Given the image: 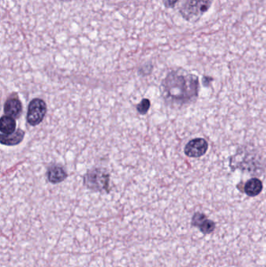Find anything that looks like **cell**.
<instances>
[{
	"mask_svg": "<svg viewBox=\"0 0 266 267\" xmlns=\"http://www.w3.org/2000/svg\"><path fill=\"white\" fill-rule=\"evenodd\" d=\"M163 93L167 100L176 103H190L197 96L198 78L180 71H172L163 83Z\"/></svg>",
	"mask_w": 266,
	"mask_h": 267,
	"instance_id": "cell-1",
	"label": "cell"
},
{
	"mask_svg": "<svg viewBox=\"0 0 266 267\" xmlns=\"http://www.w3.org/2000/svg\"><path fill=\"white\" fill-rule=\"evenodd\" d=\"M213 0H184L180 8V13L184 19L196 21L208 11Z\"/></svg>",
	"mask_w": 266,
	"mask_h": 267,
	"instance_id": "cell-2",
	"label": "cell"
},
{
	"mask_svg": "<svg viewBox=\"0 0 266 267\" xmlns=\"http://www.w3.org/2000/svg\"><path fill=\"white\" fill-rule=\"evenodd\" d=\"M110 175L101 168H94L88 171L84 176L86 187L91 190H108Z\"/></svg>",
	"mask_w": 266,
	"mask_h": 267,
	"instance_id": "cell-3",
	"label": "cell"
},
{
	"mask_svg": "<svg viewBox=\"0 0 266 267\" xmlns=\"http://www.w3.org/2000/svg\"><path fill=\"white\" fill-rule=\"evenodd\" d=\"M46 111V103L41 99H34L28 106L27 121L30 125H38L45 117Z\"/></svg>",
	"mask_w": 266,
	"mask_h": 267,
	"instance_id": "cell-4",
	"label": "cell"
},
{
	"mask_svg": "<svg viewBox=\"0 0 266 267\" xmlns=\"http://www.w3.org/2000/svg\"><path fill=\"white\" fill-rule=\"evenodd\" d=\"M208 144L203 139H194L186 145L184 153L186 156L191 158H198L205 154L208 151Z\"/></svg>",
	"mask_w": 266,
	"mask_h": 267,
	"instance_id": "cell-5",
	"label": "cell"
},
{
	"mask_svg": "<svg viewBox=\"0 0 266 267\" xmlns=\"http://www.w3.org/2000/svg\"><path fill=\"white\" fill-rule=\"evenodd\" d=\"M22 110V104L17 96H11L4 105L5 114L14 119H18L21 117Z\"/></svg>",
	"mask_w": 266,
	"mask_h": 267,
	"instance_id": "cell-6",
	"label": "cell"
},
{
	"mask_svg": "<svg viewBox=\"0 0 266 267\" xmlns=\"http://www.w3.org/2000/svg\"><path fill=\"white\" fill-rule=\"evenodd\" d=\"M24 136H25V133H24V130H21V129H17L15 132L11 134V135L2 134L1 137H0V139H1L0 142H1V144L2 145L14 146L21 143L23 139H24Z\"/></svg>",
	"mask_w": 266,
	"mask_h": 267,
	"instance_id": "cell-7",
	"label": "cell"
},
{
	"mask_svg": "<svg viewBox=\"0 0 266 267\" xmlns=\"http://www.w3.org/2000/svg\"><path fill=\"white\" fill-rule=\"evenodd\" d=\"M47 176L50 183L58 184L65 180L67 177V173L61 166H54L49 168Z\"/></svg>",
	"mask_w": 266,
	"mask_h": 267,
	"instance_id": "cell-8",
	"label": "cell"
},
{
	"mask_svg": "<svg viewBox=\"0 0 266 267\" xmlns=\"http://www.w3.org/2000/svg\"><path fill=\"white\" fill-rule=\"evenodd\" d=\"M263 185L261 181L257 178H252L245 184L244 192L248 196L254 197L261 193Z\"/></svg>",
	"mask_w": 266,
	"mask_h": 267,
	"instance_id": "cell-9",
	"label": "cell"
},
{
	"mask_svg": "<svg viewBox=\"0 0 266 267\" xmlns=\"http://www.w3.org/2000/svg\"><path fill=\"white\" fill-rule=\"evenodd\" d=\"M0 131L4 135H11L16 131L15 119L7 115L3 116L0 120Z\"/></svg>",
	"mask_w": 266,
	"mask_h": 267,
	"instance_id": "cell-10",
	"label": "cell"
},
{
	"mask_svg": "<svg viewBox=\"0 0 266 267\" xmlns=\"http://www.w3.org/2000/svg\"><path fill=\"white\" fill-rule=\"evenodd\" d=\"M198 228H199L201 233L204 234V235H208V234L212 233L216 229V224L211 219H208L207 218L205 220L201 223V225Z\"/></svg>",
	"mask_w": 266,
	"mask_h": 267,
	"instance_id": "cell-11",
	"label": "cell"
},
{
	"mask_svg": "<svg viewBox=\"0 0 266 267\" xmlns=\"http://www.w3.org/2000/svg\"><path fill=\"white\" fill-rule=\"evenodd\" d=\"M150 106H151V103H150L149 100L148 99H144V100H141L139 104L137 105V110L141 114H146L148 113Z\"/></svg>",
	"mask_w": 266,
	"mask_h": 267,
	"instance_id": "cell-12",
	"label": "cell"
},
{
	"mask_svg": "<svg viewBox=\"0 0 266 267\" xmlns=\"http://www.w3.org/2000/svg\"><path fill=\"white\" fill-rule=\"evenodd\" d=\"M207 219V216L201 213V212H196L195 214L193 216L192 220H191V225L192 226L197 227L199 228L200 225H201V223L203 221Z\"/></svg>",
	"mask_w": 266,
	"mask_h": 267,
	"instance_id": "cell-13",
	"label": "cell"
},
{
	"mask_svg": "<svg viewBox=\"0 0 266 267\" xmlns=\"http://www.w3.org/2000/svg\"><path fill=\"white\" fill-rule=\"evenodd\" d=\"M179 0H163V4L167 8H173L178 3Z\"/></svg>",
	"mask_w": 266,
	"mask_h": 267,
	"instance_id": "cell-14",
	"label": "cell"
},
{
	"mask_svg": "<svg viewBox=\"0 0 266 267\" xmlns=\"http://www.w3.org/2000/svg\"><path fill=\"white\" fill-rule=\"evenodd\" d=\"M59 1H61V2H67L69 0H59Z\"/></svg>",
	"mask_w": 266,
	"mask_h": 267,
	"instance_id": "cell-15",
	"label": "cell"
}]
</instances>
